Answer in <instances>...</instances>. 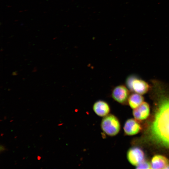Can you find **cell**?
<instances>
[{"mask_svg":"<svg viewBox=\"0 0 169 169\" xmlns=\"http://www.w3.org/2000/svg\"><path fill=\"white\" fill-rule=\"evenodd\" d=\"M150 132L154 141L169 148V96L159 101Z\"/></svg>","mask_w":169,"mask_h":169,"instance_id":"obj_1","label":"cell"},{"mask_svg":"<svg viewBox=\"0 0 169 169\" xmlns=\"http://www.w3.org/2000/svg\"><path fill=\"white\" fill-rule=\"evenodd\" d=\"M100 127L106 135L110 136H114L119 133L121 129V125L116 116L114 115L109 114L102 119Z\"/></svg>","mask_w":169,"mask_h":169,"instance_id":"obj_2","label":"cell"},{"mask_svg":"<svg viewBox=\"0 0 169 169\" xmlns=\"http://www.w3.org/2000/svg\"><path fill=\"white\" fill-rule=\"evenodd\" d=\"M125 84L130 90L141 95L146 93L149 88L148 84L146 82L133 75L127 77Z\"/></svg>","mask_w":169,"mask_h":169,"instance_id":"obj_3","label":"cell"},{"mask_svg":"<svg viewBox=\"0 0 169 169\" xmlns=\"http://www.w3.org/2000/svg\"><path fill=\"white\" fill-rule=\"evenodd\" d=\"M129 90L123 85H118L113 89L111 95L115 101L120 104H124L128 101L129 95Z\"/></svg>","mask_w":169,"mask_h":169,"instance_id":"obj_4","label":"cell"},{"mask_svg":"<svg viewBox=\"0 0 169 169\" xmlns=\"http://www.w3.org/2000/svg\"><path fill=\"white\" fill-rule=\"evenodd\" d=\"M126 156L128 161L132 165L136 166L144 160L145 156L144 152L141 149L134 147L128 150Z\"/></svg>","mask_w":169,"mask_h":169,"instance_id":"obj_5","label":"cell"},{"mask_svg":"<svg viewBox=\"0 0 169 169\" xmlns=\"http://www.w3.org/2000/svg\"><path fill=\"white\" fill-rule=\"evenodd\" d=\"M93 110L95 113L101 117H104L110 114V108L106 101L99 100L95 102L93 105Z\"/></svg>","mask_w":169,"mask_h":169,"instance_id":"obj_6","label":"cell"},{"mask_svg":"<svg viewBox=\"0 0 169 169\" xmlns=\"http://www.w3.org/2000/svg\"><path fill=\"white\" fill-rule=\"evenodd\" d=\"M136 120L129 119L125 122L123 127L125 134L132 136L138 133L141 129L140 124Z\"/></svg>","mask_w":169,"mask_h":169,"instance_id":"obj_7","label":"cell"},{"mask_svg":"<svg viewBox=\"0 0 169 169\" xmlns=\"http://www.w3.org/2000/svg\"><path fill=\"white\" fill-rule=\"evenodd\" d=\"M150 109L149 104L143 102L139 106L134 109L133 115L137 120H142L146 119L150 114Z\"/></svg>","mask_w":169,"mask_h":169,"instance_id":"obj_8","label":"cell"},{"mask_svg":"<svg viewBox=\"0 0 169 169\" xmlns=\"http://www.w3.org/2000/svg\"><path fill=\"white\" fill-rule=\"evenodd\" d=\"M150 163L151 168L166 169L169 165V161L164 156L157 155L153 156Z\"/></svg>","mask_w":169,"mask_h":169,"instance_id":"obj_9","label":"cell"},{"mask_svg":"<svg viewBox=\"0 0 169 169\" xmlns=\"http://www.w3.org/2000/svg\"><path fill=\"white\" fill-rule=\"evenodd\" d=\"M143 101L144 98L141 95L136 93L130 95L128 100L129 105L133 109L139 106Z\"/></svg>","mask_w":169,"mask_h":169,"instance_id":"obj_10","label":"cell"},{"mask_svg":"<svg viewBox=\"0 0 169 169\" xmlns=\"http://www.w3.org/2000/svg\"><path fill=\"white\" fill-rule=\"evenodd\" d=\"M137 169H150L151 168V163L148 162L144 160L136 166Z\"/></svg>","mask_w":169,"mask_h":169,"instance_id":"obj_11","label":"cell"},{"mask_svg":"<svg viewBox=\"0 0 169 169\" xmlns=\"http://www.w3.org/2000/svg\"><path fill=\"white\" fill-rule=\"evenodd\" d=\"M5 150V148L4 146H2L1 145L0 146V151L1 152L2 151H3Z\"/></svg>","mask_w":169,"mask_h":169,"instance_id":"obj_12","label":"cell"},{"mask_svg":"<svg viewBox=\"0 0 169 169\" xmlns=\"http://www.w3.org/2000/svg\"><path fill=\"white\" fill-rule=\"evenodd\" d=\"M41 159V157L40 156H37V159L38 160H40Z\"/></svg>","mask_w":169,"mask_h":169,"instance_id":"obj_13","label":"cell"},{"mask_svg":"<svg viewBox=\"0 0 169 169\" xmlns=\"http://www.w3.org/2000/svg\"><path fill=\"white\" fill-rule=\"evenodd\" d=\"M63 124H59L58 125L59 126V125H62Z\"/></svg>","mask_w":169,"mask_h":169,"instance_id":"obj_14","label":"cell"},{"mask_svg":"<svg viewBox=\"0 0 169 169\" xmlns=\"http://www.w3.org/2000/svg\"><path fill=\"white\" fill-rule=\"evenodd\" d=\"M166 169H169V165H168L166 167Z\"/></svg>","mask_w":169,"mask_h":169,"instance_id":"obj_15","label":"cell"},{"mask_svg":"<svg viewBox=\"0 0 169 169\" xmlns=\"http://www.w3.org/2000/svg\"><path fill=\"white\" fill-rule=\"evenodd\" d=\"M3 135V133H1V136H2Z\"/></svg>","mask_w":169,"mask_h":169,"instance_id":"obj_16","label":"cell"},{"mask_svg":"<svg viewBox=\"0 0 169 169\" xmlns=\"http://www.w3.org/2000/svg\"><path fill=\"white\" fill-rule=\"evenodd\" d=\"M6 119V116H4V119Z\"/></svg>","mask_w":169,"mask_h":169,"instance_id":"obj_17","label":"cell"},{"mask_svg":"<svg viewBox=\"0 0 169 169\" xmlns=\"http://www.w3.org/2000/svg\"><path fill=\"white\" fill-rule=\"evenodd\" d=\"M13 121V120H10V122H11Z\"/></svg>","mask_w":169,"mask_h":169,"instance_id":"obj_18","label":"cell"},{"mask_svg":"<svg viewBox=\"0 0 169 169\" xmlns=\"http://www.w3.org/2000/svg\"><path fill=\"white\" fill-rule=\"evenodd\" d=\"M17 137V136L15 137V138H16Z\"/></svg>","mask_w":169,"mask_h":169,"instance_id":"obj_19","label":"cell"}]
</instances>
